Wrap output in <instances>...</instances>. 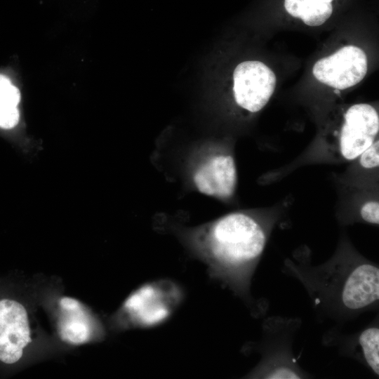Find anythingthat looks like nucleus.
<instances>
[{
  "label": "nucleus",
  "mask_w": 379,
  "mask_h": 379,
  "mask_svg": "<svg viewBox=\"0 0 379 379\" xmlns=\"http://www.w3.org/2000/svg\"><path fill=\"white\" fill-rule=\"evenodd\" d=\"M314 77L335 89L343 90L359 83L367 72V58L362 49L346 46L314 65Z\"/></svg>",
  "instance_id": "39448f33"
},
{
  "label": "nucleus",
  "mask_w": 379,
  "mask_h": 379,
  "mask_svg": "<svg viewBox=\"0 0 379 379\" xmlns=\"http://www.w3.org/2000/svg\"><path fill=\"white\" fill-rule=\"evenodd\" d=\"M233 79L236 102L251 112H257L266 105L276 85L272 70L256 60L239 64L234 71Z\"/></svg>",
  "instance_id": "20e7f679"
},
{
  "label": "nucleus",
  "mask_w": 379,
  "mask_h": 379,
  "mask_svg": "<svg viewBox=\"0 0 379 379\" xmlns=\"http://www.w3.org/2000/svg\"><path fill=\"white\" fill-rule=\"evenodd\" d=\"M183 298L184 291L176 282L158 279L133 291L124 302L122 312L131 326L151 328L166 321Z\"/></svg>",
  "instance_id": "f03ea898"
},
{
  "label": "nucleus",
  "mask_w": 379,
  "mask_h": 379,
  "mask_svg": "<svg viewBox=\"0 0 379 379\" xmlns=\"http://www.w3.org/2000/svg\"><path fill=\"white\" fill-rule=\"evenodd\" d=\"M333 0H285L284 7L293 17L300 18L309 26H319L333 12Z\"/></svg>",
  "instance_id": "1a4fd4ad"
},
{
  "label": "nucleus",
  "mask_w": 379,
  "mask_h": 379,
  "mask_svg": "<svg viewBox=\"0 0 379 379\" xmlns=\"http://www.w3.org/2000/svg\"><path fill=\"white\" fill-rule=\"evenodd\" d=\"M62 313L59 322L60 338L72 345L87 342L92 335V326L81 304L72 298L60 300Z\"/></svg>",
  "instance_id": "6e6552de"
},
{
  "label": "nucleus",
  "mask_w": 379,
  "mask_h": 379,
  "mask_svg": "<svg viewBox=\"0 0 379 379\" xmlns=\"http://www.w3.org/2000/svg\"><path fill=\"white\" fill-rule=\"evenodd\" d=\"M198 190L208 196L227 199L233 195L237 184V169L232 156L220 154L211 158L195 173Z\"/></svg>",
  "instance_id": "0eeeda50"
},
{
  "label": "nucleus",
  "mask_w": 379,
  "mask_h": 379,
  "mask_svg": "<svg viewBox=\"0 0 379 379\" xmlns=\"http://www.w3.org/2000/svg\"><path fill=\"white\" fill-rule=\"evenodd\" d=\"M335 93L338 94V95H340V91L338 89H335L334 91Z\"/></svg>",
  "instance_id": "4468645a"
},
{
  "label": "nucleus",
  "mask_w": 379,
  "mask_h": 379,
  "mask_svg": "<svg viewBox=\"0 0 379 379\" xmlns=\"http://www.w3.org/2000/svg\"><path fill=\"white\" fill-rule=\"evenodd\" d=\"M32 341L27 312L18 301L0 298V362L17 363L23 349Z\"/></svg>",
  "instance_id": "423d86ee"
},
{
  "label": "nucleus",
  "mask_w": 379,
  "mask_h": 379,
  "mask_svg": "<svg viewBox=\"0 0 379 379\" xmlns=\"http://www.w3.org/2000/svg\"><path fill=\"white\" fill-rule=\"evenodd\" d=\"M20 101L19 89L10 79L0 74V127L10 129L19 121L20 113L18 105Z\"/></svg>",
  "instance_id": "9d476101"
},
{
  "label": "nucleus",
  "mask_w": 379,
  "mask_h": 379,
  "mask_svg": "<svg viewBox=\"0 0 379 379\" xmlns=\"http://www.w3.org/2000/svg\"><path fill=\"white\" fill-rule=\"evenodd\" d=\"M267 237L266 229L258 220L238 212L204 228L199 234L198 242L211 275L244 290L265 248Z\"/></svg>",
  "instance_id": "f257e3e1"
},
{
  "label": "nucleus",
  "mask_w": 379,
  "mask_h": 379,
  "mask_svg": "<svg viewBox=\"0 0 379 379\" xmlns=\"http://www.w3.org/2000/svg\"><path fill=\"white\" fill-rule=\"evenodd\" d=\"M364 168H378L379 165V141L375 140L357 158Z\"/></svg>",
  "instance_id": "f8f14e48"
},
{
  "label": "nucleus",
  "mask_w": 379,
  "mask_h": 379,
  "mask_svg": "<svg viewBox=\"0 0 379 379\" xmlns=\"http://www.w3.org/2000/svg\"><path fill=\"white\" fill-rule=\"evenodd\" d=\"M378 132L376 109L365 103L352 105L343 114L340 128L332 132V141L324 151L336 160H355L376 140Z\"/></svg>",
  "instance_id": "7ed1b4c3"
},
{
  "label": "nucleus",
  "mask_w": 379,
  "mask_h": 379,
  "mask_svg": "<svg viewBox=\"0 0 379 379\" xmlns=\"http://www.w3.org/2000/svg\"><path fill=\"white\" fill-rule=\"evenodd\" d=\"M360 216L366 222L378 225L379 223V203L378 200H370L360 208Z\"/></svg>",
  "instance_id": "ddd939ff"
},
{
  "label": "nucleus",
  "mask_w": 379,
  "mask_h": 379,
  "mask_svg": "<svg viewBox=\"0 0 379 379\" xmlns=\"http://www.w3.org/2000/svg\"><path fill=\"white\" fill-rule=\"evenodd\" d=\"M364 357L374 373L379 375V329L373 326L365 329L359 337Z\"/></svg>",
  "instance_id": "9b49d317"
}]
</instances>
